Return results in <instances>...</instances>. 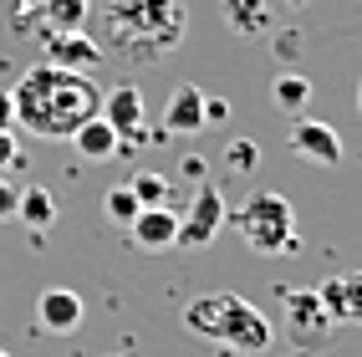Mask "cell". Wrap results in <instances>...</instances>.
Wrapping results in <instances>:
<instances>
[{
    "label": "cell",
    "mask_w": 362,
    "mask_h": 357,
    "mask_svg": "<svg viewBox=\"0 0 362 357\" xmlns=\"http://www.w3.org/2000/svg\"><path fill=\"white\" fill-rule=\"evenodd\" d=\"M16 103V123L36 133V138H71V128H82L92 112L103 107V87L87 71H66V66H31L26 77L11 87Z\"/></svg>",
    "instance_id": "1"
},
{
    "label": "cell",
    "mask_w": 362,
    "mask_h": 357,
    "mask_svg": "<svg viewBox=\"0 0 362 357\" xmlns=\"http://www.w3.org/2000/svg\"><path fill=\"white\" fill-rule=\"evenodd\" d=\"M189 31L179 0H107V41L128 62H163Z\"/></svg>",
    "instance_id": "2"
},
{
    "label": "cell",
    "mask_w": 362,
    "mask_h": 357,
    "mask_svg": "<svg viewBox=\"0 0 362 357\" xmlns=\"http://www.w3.org/2000/svg\"><path fill=\"white\" fill-rule=\"evenodd\" d=\"M184 327L204 342H220V347H235V352H265L276 342L271 322H265L245 296L235 291H209V296H194L184 306Z\"/></svg>",
    "instance_id": "3"
},
{
    "label": "cell",
    "mask_w": 362,
    "mask_h": 357,
    "mask_svg": "<svg viewBox=\"0 0 362 357\" xmlns=\"http://www.w3.org/2000/svg\"><path fill=\"white\" fill-rule=\"evenodd\" d=\"M225 225H235V235L245 240L255 255H286L296 250V214H291V199L276 194V189H255L245 204L225 209Z\"/></svg>",
    "instance_id": "4"
},
{
    "label": "cell",
    "mask_w": 362,
    "mask_h": 357,
    "mask_svg": "<svg viewBox=\"0 0 362 357\" xmlns=\"http://www.w3.org/2000/svg\"><path fill=\"white\" fill-rule=\"evenodd\" d=\"M225 194L214 189L209 179H199L194 199H189V214H179V240L174 245H209L214 235L225 230Z\"/></svg>",
    "instance_id": "5"
},
{
    "label": "cell",
    "mask_w": 362,
    "mask_h": 357,
    "mask_svg": "<svg viewBox=\"0 0 362 357\" xmlns=\"http://www.w3.org/2000/svg\"><path fill=\"white\" fill-rule=\"evenodd\" d=\"M281 296H286V327H291L296 347H317L327 332L337 327V317L327 312L322 291H291V286H286Z\"/></svg>",
    "instance_id": "6"
},
{
    "label": "cell",
    "mask_w": 362,
    "mask_h": 357,
    "mask_svg": "<svg viewBox=\"0 0 362 357\" xmlns=\"http://www.w3.org/2000/svg\"><path fill=\"white\" fill-rule=\"evenodd\" d=\"M286 148H291L301 163H322V169H337V163H342V138H337L332 123H317V117H296Z\"/></svg>",
    "instance_id": "7"
},
{
    "label": "cell",
    "mask_w": 362,
    "mask_h": 357,
    "mask_svg": "<svg viewBox=\"0 0 362 357\" xmlns=\"http://www.w3.org/2000/svg\"><path fill=\"white\" fill-rule=\"evenodd\" d=\"M82 296L71 291V286H46V291L36 296V327L52 332V337H66V332L82 327Z\"/></svg>",
    "instance_id": "8"
},
{
    "label": "cell",
    "mask_w": 362,
    "mask_h": 357,
    "mask_svg": "<svg viewBox=\"0 0 362 357\" xmlns=\"http://www.w3.org/2000/svg\"><path fill=\"white\" fill-rule=\"evenodd\" d=\"M128 235H133V245H143V250H168V245L179 240V209L143 204L133 220H128Z\"/></svg>",
    "instance_id": "9"
},
{
    "label": "cell",
    "mask_w": 362,
    "mask_h": 357,
    "mask_svg": "<svg viewBox=\"0 0 362 357\" xmlns=\"http://www.w3.org/2000/svg\"><path fill=\"white\" fill-rule=\"evenodd\" d=\"M103 117H107V123H112V133L117 138H133V143H143V117H148V112H143V92L138 87H112V92H103V107H98Z\"/></svg>",
    "instance_id": "10"
},
{
    "label": "cell",
    "mask_w": 362,
    "mask_h": 357,
    "mask_svg": "<svg viewBox=\"0 0 362 357\" xmlns=\"http://www.w3.org/2000/svg\"><path fill=\"white\" fill-rule=\"evenodd\" d=\"M46 62L66 66V71H92L103 62V46L87 31H57V36H46Z\"/></svg>",
    "instance_id": "11"
},
{
    "label": "cell",
    "mask_w": 362,
    "mask_h": 357,
    "mask_svg": "<svg viewBox=\"0 0 362 357\" xmlns=\"http://www.w3.org/2000/svg\"><path fill=\"white\" fill-rule=\"evenodd\" d=\"M204 128V92L194 82H179L174 92H168V103H163V133H199Z\"/></svg>",
    "instance_id": "12"
},
{
    "label": "cell",
    "mask_w": 362,
    "mask_h": 357,
    "mask_svg": "<svg viewBox=\"0 0 362 357\" xmlns=\"http://www.w3.org/2000/svg\"><path fill=\"white\" fill-rule=\"evenodd\" d=\"M66 143H71V148H77L87 163H107V158L123 153V138L112 133V123H107L103 112H92L82 128H71V138H66Z\"/></svg>",
    "instance_id": "13"
},
{
    "label": "cell",
    "mask_w": 362,
    "mask_h": 357,
    "mask_svg": "<svg viewBox=\"0 0 362 357\" xmlns=\"http://www.w3.org/2000/svg\"><path fill=\"white\" fill-rule=\"evenodd\" d=\"M26 26H41V36H57V31H82L87 26V0H41V6L21 11Z\"/></svg>",
    "instance_id": "14"
},
{
    "label": "cell",
    "mask_w": 362,
    "mask_h": 357,
    "mask_svg": "<svg viewBox=\"0 0 362 357\" xmlns=\"http://www.w3.org/2000/svg\"><path fill=\"white\" fill-rule=\"evenodd\" d=\"M322 301H327V312L337 322H362V271L357 276H332L317 286Z\"/></svg>",
    "instance_id": "15"
},
{
    "label": "cell",
    "mask_w": 362,
    "mask_h": 357,
    "mask_svg": "<svg viewBox=\"0 0 362 357\" xmlns=\"http://www.w3.org/2000/svg\"><path fill=\"white\" fill-rule=\"evenodd\" d=\"M16 220H21V225H31L36 235H41V230H52V225H57V199H52V189L26 184V189L16 194Z\"/></svg>",
    "instance_id": "16"
},
{
    "label": "cell",
    "mask_w": 362,
    "mask_h": 357,
    "mask_svg": "<svg viewBox=\"0 0 362 357\" xmlns=\"http://www.w3.org/2000/svg\"><path fill=\"white\" fill-rule=\"evenodd\" d=\"M225 26L235 36H265L271 31V0H225Z\"/></svg>",
    "instance_id": "17"
},
{
    "label": "cell",
    "mask_w": 362,
    "mask_h": 357,
    "mask_svg": "<svg viewBox=\"0 0 362 357\" xmlns=\"http://www.w3.org/2000/svg\"><path fill=\"white\" fill-rule=\"evenodd\" d=\"M271 103H276L281 112L301 117V112H306V103H311V77H301V71H286V77H276Z\"/></svg>",
    "instance_id": "18"
},
{
    "label": "cell",
    "mask_w": 362,
    "mask_h": 357,
    "mask_svg": "<svg viewBox=\"0 0 362 357\" xmlns=\"http://www.w3.org/2000/svg\"><path fill=\"white\" fill-rule=\"evenodd\" d=\"M138 209H143V204L133 199V189H128V184H117V189H107V194H103V214H107V225H128Z\"/></svg>",
    "instance_id": "19"
},
{
    "label": "cell",
    "mask_w": 362,
    "mask_h": 357,
    "mask_svg": "<svg viewBox=\"0 0 362 357\" xmlns=\"http://www.w3.org/2000/svg\"><path fill=\"white\" fill-rule=\"evenodd\" d=\"M128 189H133L138 204H168V179L163 174H133Z\"/></svg>",
    "instance_id": "20"
},
{
    "label": "cell",
    "mask_w": 362,
    "mask_h": 357,
    "mask_svg": "<svg viewBox=\"0 0 362 357\" xmlns=\"http://www.w3.org/2000/svg\"><path fill=\"white\" fill-rule=\"evenodd\" d=\"M225 163H230L235 174H255L260 169V148H255L250 138H230L225 143Z\"/></svg>",
    "instance_id": "21"
},
{
    "label": "cell",
    "mask_w": 362,
    "mask_h": 357,
    "mask_svg": "<svg viewBox=\"0 0 362 357\" xmlns=\"http://www.w3.org/2000/svg\"><path fill=\"white\" fill-rule=\"evenodd\" d=\"M21 163V143H16V128H0V174H11Z\"/></svg>",
    "instance_id": "22"
},
{
    "label": "cell",
    "mask_w": 362,
    "mask_h": 357,
    "mask_svg": "<svg viewBox=\"0 0 362 357\" xmlns=\"http://www.w3.org/2000/svg\"><path fill=\"white\" fill-rule=\"evenodd\" d=\"M16 194H21V189H16L6 174H0V225H6V220H16Z\"/></svg>",
    "instance_id": "23"
},
{
    "label": "cell",
    "mask_w": 362,
    "mask_h": 357,
    "mask_svg": "<svg viewBox=\"0 0 362 357\" xmlns=\"http://www.w3.org/2000/svg\"><path fill=\"white\" fill-rule=\"evenodd\" d=\"M225 117H230V107H225L220 98H209V92H204V128H214V123H225Z\"/></svg>",
    "instance_id": "24"
},
{
    "label": "cell",
    "mask_w": 362,
    "mask_h": 357,
    "mask_svg": "<svg viewBox=\"0 0 362 357\" xmlns=\"http://www.w3.org/2000/svg\"><path fill=\"white\" fill-rule=\"evenodd\" d=\"M0 128H16V103H11V92H0Z\"/></svg>",
    "instance_id": "25"
},
{
    "label": "cell",
    "mask_w": 362,
    "mask_h": 357,
    "mask_svg": "<svg viewBox=\"0 0 362 357\" xmlns=\"http://www.w3.org/2000/svg\"><path fill=\"white\" fill-rule=\"evenodd\" d=\"M296 46H301V36L286 31V36H281V62H296Z\"/></svg>",
    "instance_id": "26"
},
{
    "label": "cell",
    "mask_w": 362,
    "mask_h": 357,
    "mask_svg": "<svg viewBox=\"0 0 362 357\" xmlns=\"http://www.w3.org/2000/svg\"><path fill=\"white\" fill-rule=\"evenodd\" d=\"M204 174H209V169H204V158H199V153H189V158H184V179H204Z\"/></svg>",
    "instance_id": "27"
},
{
    "label": "cell",
    "mask_w": 362,
    "mask_h": 357,
    "mask_svg": "<svg viewBox=\"0 0 362 357\" xmlns=\"http://www.w3.org/2000/svg\"><path fill=\"white\" fill-rule=\"evenodd\" d=\"M16 6H21V11H31V6H41V0H16Z\"/></svg>",
    "instance_id": "28"
},
{
    "label": "cell",
    "mask_w": 362,
    "mask_h": 357,
    "mask_svg": "<svg viewBox=\"0 0 362 357\" xmlns=\"http://www.w3.org/2000/svg\"><path fill=\"white\" fill-rule=\"evenodd\" d=\"M357 112H362V77H357Z\"/></svg>",
    "instance_id": "29"
},
{
    "label": "cell",
    "mask_w": 362,
    "mask_h": 357,
    "mask_svg": "<svg viewBox=\"0 0 362 357\" xmlns=\"http://www.w3.org/2000/svg\"><path fill=\"white\" fill-rule=\"evenodd\" d=\"M0 357H11V352H6V347H0Z\"/></svg>",
    "instance_id": "30"
},
{
    "label": "cell",
    "mask_w": 362,
    "mask_h": 357,
    "mask_svg": "<svg viewBox=\"0 0 362 357\" xmlns=\"http://www.w3.org/2000/svg\"><path fill=\"white\" fill-rule=\"evenodd\" d=\"M117 357H128V352H117Z\"/></svg>",
    "instance_id": "31"
}]
</instances>
